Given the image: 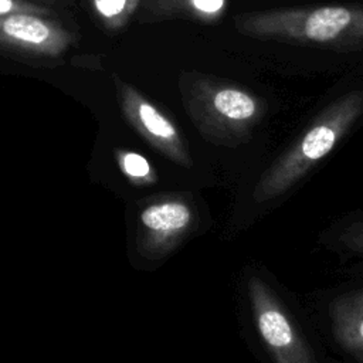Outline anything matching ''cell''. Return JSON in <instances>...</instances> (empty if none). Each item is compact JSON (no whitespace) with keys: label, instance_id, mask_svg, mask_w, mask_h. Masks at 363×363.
<instances>
[{"label":"cell","instance_id":"9c48e42d","mask_svg":"<svg viewBox=\"0 0 363 363\" xmlns=\"http://www.w3.org/2000/svg\"><path fill=\"white\" fill-rule=\"evenodd\" d=\"M330 319L337 343L357 356L363 354V289L336 298Z\"/></svg>","mask_w":363,"mask_h":363},{"label":"cell","instance_id":"7a4b0ae2","mask_svg":"<svg viewBox=\"0 0 363 363\" xmlns=\"http://www.w3.org/2000/svg\"><path fill=\"white\" fill-rule=\"evenodd\" d=\"M177 89L194 128L207 142L218 146L247 143L268 111L267 99L252 89L196 69L179 74Z\"/></svg>","mask_w":363,"mask_h":363},{"label":"cell","instance_id":"ba28073f","mask_svg":"<svg viewBox=\"0 0 363 363\" xmlns=\"http://www.w3.org/2000/svg\"><path fill=\"white\" fill-rule=\"evenodd\" d=\"M228 9V0H140L135 20L155 24L186 20L199 24L218 23Z\"/></svg>","mask_w":363,"mask_h":363},{"label":"cell","instance_id":"277c9868","mask_svg":"<svg viewBox=\"0 0 363 363\" xmlns=\"http://www.w3.org/2000/svg\"><path fill=\"white\" fill-rule=\"evenodd\" d=\"M79 34L61 17L35 13L0 14V54L27 62L51 65L75 45Z\"/></svg>","mask_w":363,"mask_h":363},{"label":"cell","instance_id":"3957f363","mask_svg":"<svg viewBox=\"0 0 363 363\" xmlns=\"http://www.w3.org/2000/svg\"><path fill=\"white\" fill-rule=\"evenodd\" d=\"M363 116V88L350 89L326 105L296 140L262 173L252 197L257 203L275 200L288 191Z\"/></svg>","mask_w":363,"mask_h":363},{"label":"cell","instance_id":"9a60e30c","mask_svg":"<svg viewBox=\"0 0 363 363\" xmlns=\"http://www.w3.org/2000/svg\"><path fill=\"white\" fill-rule=\"evenodd\" d=\"M359 357H362V360H363V354H360V356H359Z\"/></svg>","mask_w":363,"mask_h":363},{"label":"cell","instance_id":"30bf717a","mask_svg":"<svg viewBox=\"0 0 363 363\" xmlns=\"http://www.w3.org/2000/svg\"><path fill=\"white\" fill-rule=\"evenodd\" d=\"M140 0H89L96 23L105 31H119L135 17Z\"/></svg>","mask_w":363,"mask_h":363},{"label":"cell","instance_id":"7c38bea8","mask_svg":"<svg viewBox=\"0 0 363 363\" xmlns=\"http://www.w3.org/2000/svg\"><path fill=\"white\" fill-rule=\"evenodd\" d=\"M9 13H35L50 17H64L65 13L60 11L57 9L31 3L27 0H0V14H9Z\"/></svg>","mask_w":363,"mask_h":363},{"label":"cell","instance_id":"52a82bcc","mask_svg":"<svg viewBox=\"0 0 363 363\" xmlns=\"http://www.w3.org/2000/svg\"><path fill=\"white\" fill-rule=\"evenodd\" d=\"M193 206L183 197H163L146 204L138 216V250L150 258L170 252L193 227Z\"/></svg>","mask_w":363,"mask_h":363},{"label":"cell","instance_id":"5b68a950","mask_svg":"<svg viewBox=\"0 0 363 363\" xmlns=\"http://www.w3.org/2000/svg\"><path fill=\"white\" fill-rule=\"evenodd\" d=\"M118 105L128 123L157 152L180 166H191L189 145L177 123L119 74L111 75Z\"/></svg>","mask_w":363,"mask_h":363},{"label":"cell","instance_id":"5bb4252c","mask_svg":"<svg viewBox=\"0 0 363 363\" xmlns=\"http://www.w3.org/2000/svg\"><path fill=\"white\" fill-rule=\"evenodd\" d=\"M27 1L43 4V6H48V7L57 9V10L64 11V13H67L68 9H72L75 6L74 0H27Z\"/></svg>","mask_w":363,"mask_h":363},{"label":"cell","instance_id":"8fae6325","mask_svg":"<svg viewBox=\"0 0 363 363\" xmlns=\"http://www.w3.org/2000/svg\"><path fill=\"white\" fill-rule=\"evenodd\" d=\"M115 157L121 172L136 184H150L156 180V173L149 160L138 152L119 149Z\"/></svg>","mask_w":363,"mask_h":363},{"label":"cell","instance_id":"4fadbf2b","mask_svg":"<svg viewBox=\"0 0 363 363\" xmlns=\"http://www.w3.org/2000/svg\"><path fill=\"white\" fill-rule=\"evenodd\" d=\"M339 240L353 252L363 257V221L346 225L339 234Z\"/></svg>","mask_w":363,"mask_h":363},{"label":"cell","instance_id":"6da1fadb","mask_svg":"<svg viewBox=\"0 0 363 363\" xmlns=\"http://www.w3.org/2000/svg\"><path fill=\"white\" fill-rule=\"evenodd\" d=\"M244 37L332 51L363 50V6L320 4L275 7L235 14Z\"/></svg>","mask_w":363,"mask_h":363},{"label":"cell","instance_id":"8992f818","mask_svg":"<svg viewBox=\"0 0 363 363\" xmlns=\"http://www.w3.org/2000/svg\"><path fill=\"white\" fill-rule=\"evenodd\" d=\"M248 296L255 328L275 363H318L288 311L259 277L248 279Z\"/></svg>","mask_w":363,"mask_h":363}]
</instances>
